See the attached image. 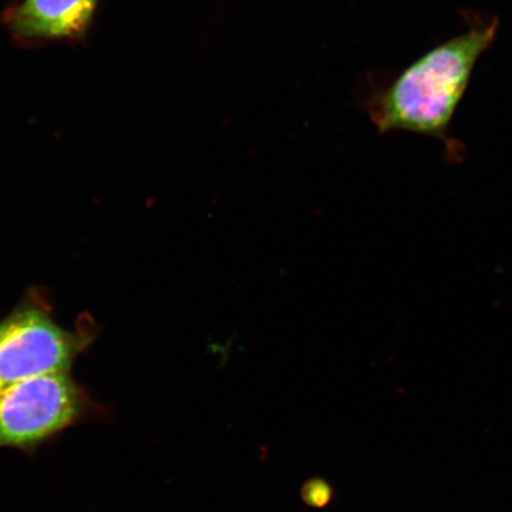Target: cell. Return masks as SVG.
Masks as SVG:
<instances>
[{
  "label": "cell",
  "instance_id": "obj_1",
  "mask_svg": "<svg viewBox=\"0 0 512 512\" xmlns=\"http://www.w3.org/2000/svg\"><path fill=\"white\" fill-rule=\"evenodd\" d=\"M496 34V24L443 44L405 70L368 102L380 133L407 131L453 145L450 125L472 70Z\"/></svg>",
  "mask_w": 512,
  "mask_h": 512
},
{
  "label": "cell",
  "instance_id": "obj_2",
  "mask_svg": "<svg viewBox=\"0 0 512 512\" xmlns=\"http://www.w3.org/2000/svg\"><path fill=\"white\" fill-rule=\"evenodd\" d=\"M87 343L41 306H18L0 322V392L31 377L68 373Z\"/></svg>",
  "mask_w": 512,
  "mask_h": 512
},
{
  "label": "cell",
  "instance_id": "obj_3",
  "mask_svg": "<svg viewBox=\"0 0 512 512\" xmlns=\"http://www.w3.org/2000/svg\"><path fill=\"white\" fill-rule=\"evenodd\" d=\"M81 408L80 390L67 373L12 384L0 392V447L36 444L73 424Z\"/></svg>",
  "mask_w": 512,
  "mask_h": 512
},
{
  "label": "cell",
  "instance_id": "obj_4",
  "mask_svg": "<svg viewBox=\"0 0 512 512\" xmlns=\"http://www.w3.org/2000/svg\"><path fill=\"white\" fill-rule=\"evenodd\" d=\"M98 0H25L10 11L12 31L23 38L75 37L87 28Z\"/></svg>",
  "mask_w": 512,
  "mask_h": 512
}]
</instances>
